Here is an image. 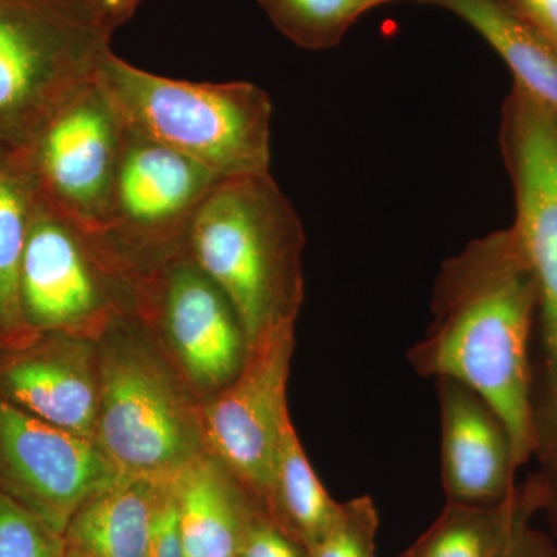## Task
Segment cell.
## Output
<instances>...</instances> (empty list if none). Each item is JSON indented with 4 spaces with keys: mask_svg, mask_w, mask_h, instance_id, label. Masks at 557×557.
Returning a JSON list of instances; mask_svg holds the SVG:
<instances>
[{
    "mask_svg": "<svg viewBox=\"0 0 557 557\" xmlns=\"http://www.w3.org/2000/svg\"><path fill=\"white\" fill-rule=\"evenodd\" d=\"M544 508V483L531 475L494 505L448 502L442 515L403 557H502L512 530L528 512Z\"/></svg>",
    "mask_w": 557,
    "mask_h": 557,
    "instance_id": "e0dca14e",
    "label": "cell"
},
{
    "mask_svg": "<svg viewBox=\"0 0 557 557\" xmlns=\"http://www.w3.org/2000/svg\"><path fill=\"white\" fill-rule=\"evenodd\" d=\"M119 274L97 237L39 193L21 265V309L28 332L65 333L100 321L113 306L109 276Z\"/></svg>",
    "mask_w": 557,
    "mask_h": 557,
    "instance_id": "9c48e42d",
    "label": "cell"
},
{
    "mask_svg": "<svg viewBox=\"0 0 557 557\" xmlns=\"http://www.w3.org/2000/svg\"><path fill=\"white\" fill-rule=\"evenodd\" d=\"M97 84L124 126L222 178L271 172L273 104L251 83H190L135 67L112 49Z\"/></svg>",
    "mask_w": 557,
    "mask_h": 557,
    "instance_id": "3957f363",
    "label": "cell"
},
{
    "mask_svg": "<svg viewBox=\"0 0 557 557\" xmlns=\"http://www.w3.org/2000/svg\"><path fill=\"white\" fill-rule=\"evenodd\" d=\"M296 321L260 333L244 368L201 412V435L245 493L269 507L282 429L289 418L287 381Z\"/></svg>",
    "mask_w": 557,
    "mask_h": 557,
    "instance_id": "ba28073f",
    "label": "cell"
},
{
    "mask_svg": "<svg viewBox=\"0 0 557 557\" xmlns=\"http://www.w3.org/2000/svg\"><path fill=\"white\" fill-rule=\"evenodd\" d=\"M339 511L341 504L319 482L288 418L278 440L267 516L307 548L325 534Z\"/></svg>",
    "mask_w": 557,
    "mask_h": 557,
    "instance_id": "ffe728a7",
    "label": "cell"
},
{
    "mask_svg": "<svg viewBox=\"0 0 557 557\" xmlns=\"http://www.w3.org/2000/svg\"><path fill=\"white\" fill-rule=\"evenodd\" d=\"M186 557H239L252 509L215 457L197 454L170 480Z\"/></svg>",
    "mask_w": 557,
    "mask_h": 557,
    "instance_id": "9a60e30c",
    "label": "cell"
},
{
    "mask_svg": "<svg viewBox=\"0 0 557 557\" xmlns=\"http://www.w3.org/2000/svg\"><path fill=\"white\" fill-rule=\"evenodd\" d=\"M285 38L307 50L338 46L346 33L372 10L364 0H258Z\"/></svg>",
    "mask_w": 557,
    "mask_h": 557,
    "instance_id": "44dd1931",
    "label": "cell"
},
{
    "mask_svg": "<svg viewBox=\"0 0 557 557\" xmlns=\"http://www.w3.org/2000/svg\"><path fill=\"white\" fill-rule=\"evenodd\" d=\"M542 469L539 472L544 483V508L557 536V453L542 454Z\"/></svg>",
    "mask_w": 557,
    "mask_h": 557,
    "instance_id": "83f0119b",
    "label": "cell"
},
{
    "mask_svg": "<svg viewBox=\"0 0 557 557\" xmlns=\"http://www.w3.org/2000/svg\"><path fill=\"white\" fill-rule=\"evenodd\" d=\"M298 212L271 172L225 178L190 223L186 252L228 299L247 347L296 321L302 302Z\"/></svg>",
    "mask_w": 557,
    "mask_h": 557,
    "instance_id": "7a4b0ae2",
    "label": "cell"
},
{
    "mask_svg": "<svg viewBox=\"0 0 557 557\" xmlns=\"http://www.w3.org/2000/svg\"><path fill=\"white\" fill-rule=\"evenodd\" d=\"M119 475L97 440L53 426L0 397V490L58 536L76 509Z\"/></svg>",
    "mask_w": 557,
    "mask_h": 557,
    "instance_id": "30bf717a",
    "label": "cell"
},
{
    "mask_svg": "<svg viewBox=\"0 0 557 557\" xmlns=\"http://www.w3.org/2000/svg\"><path fill=\"white\" fill-rule=\"evenodd\" d=\"M148 557H186L180 537L177 505L172 496L170 482L164 486L163 496L153 516Z\"/></svg>",
    "mask_w": 557,
    "mask_h": 557,
    "instance_id": "d4e9b609",
    "label": "cell"
},
{
    "mask_svg": "<svg viewBox=\"0 0 557 557\" xmlns=\"http://www.w3.org/2000/svg\"><path fill=\"white\" fill-rule=\"evenodd\" d=\"M171 346L194 383L223 388L239 375L247 341L233 307L188 252L148 276Z\"/></svg>",
    "mask_w": 557,
    "mask_h": 557,
    "instance_id": "7c38bea8",
    "label": "cell"
},
{
    "mask_svg": "<svg viewBox=\"0 0 557 557\" xmlns=\"http://www.w3.org/2000/svg\"><path fill=\"white\" fill-rule=\"evenodd\" d=\"M239 557H307V553L269 516L252 511L242 539Z\"/></svg>",
    "mask_w": 557,
    "mask_h": 557,
    "instance_id": "cb8c5ba5",
    "label": "cell"
},
{
    "mask_svg": "<svg viewBox=\"0 0 557 557\" xmlns=\"http://www.w3.org/2000/svg\"><path fill=\"white\" fill-rule=\"evenodd\" d=\"M366 3L370 7V9H375V7L383 5V3L395 2V0H364Z\"/></svg>",
    "mask_w": 557,
    "mask_h": 557,
    "instance_id": "f546056e",
    "label": "cell"
},
{
    "mask_svg": "<svg viewBox=\"0 0 557 557\" xmlns=\"http://www.w3.org/2000/svg\"><path fill=\"white\" fill-rule=\"evenodd\" d=\"M222 180L124 126L108 218L91 234L124 274L149 260L161 267L185 251L190 223Z\"/></svg>",
    "mask_w": 557,
    "mask_h": 557,
    "instance_id": "52a82bcc",
    "label": "cell"
},
{
    "mask_svg": "<svg viewBox=\"0 0 557 557\" xmlns=\"http://www.w3.org/2000/svg\"><path fill=\"white\" fill-rule=\"evenodd\" d=\"M166 483L120 474L91 494L62 533V557H148Z\"/></svg>",
    "mask_w": 557,
    "mask_h": 557,
    "instance_id": "2e32d148",
    "label": "cell"
},
{
    "mask_svg": "<svg viewBox=\"0 0 557 557\" xmlns=\"http://www.w3.org/2000/svg\"><path fill=\"white\" fill-rule=\"evenodd\" d=\"M504 148L515 180V231L536 278L542 397L534 403L536 456L557 453V113L516 86L505 110Z\"/></svg>",
    "mask_w": 557,
    "mask_h": 557,
    "instance_id": "5b68a950",
    "label": "cell"
},
{
    "mask_svg": "<svg viewBox=\"0 0 557 557\" xmlns=\"http://www.w3.org/2000/svg\"><path fill=\"white\" fill-rule=\"evenodd\" d=\"M537 512H528L519 520L502 557H557L555 544L531 522Z\"/></svg>",
    "mask_w": 557,
    "mask_h": 557,
    "instance_id": "484cf974",
    "label": "cell"
},
{
    "mask_svg": "<svg viewBox=\"0 0 557 557\" xmlns=\"http://www.w3.org/2000/svg\"><path fill=\"white\" fill-rule=\"evenodd\" d=\"M530 22L557 49V0H502Z\"/></svg>",
    "mask_w": 557,
    "mask_h": 557,
    "instance_id": "4316f807",
    "label": "cell"
},
{
    "mask_svg": "<svg viewBox=\"0 0 557 557\" xmlns=\"http://www.w3.org/2000/svg\"><path fill=\"white\" fill-rule=\"evenodd\" d=\"M442 413V475L448 502L494 505L515 490L518 472L502 421L456 380L437 379Z\"/></svg>",
    "mask_w": 557,
    "mask_h": 557,
    "instance_id": "5bb4252c",
    "label": "cell"
},
{
    "mask_svg": "<svg viewBox=\"0 0 557 557\" xmlns=\"http://www.w3.org/2000/svg\"><path fill=\"white\" fill-rule=\"evenodd\" d=\"M113 32L134 16L143 0H91Z\"/></svg>",
    "mask_w": 557,
    "mask_h": 557,
    "instance_id": "f1b7e54d",
    "label": "cell"
},
{
    "mask_svg": "<svg viewBox=\"0 0 557 557\" xmlns=\"http://www.w3.org/2000/svg\"><path fill=\"white\" fill-rule=\"evenodd\" d=\"M380 518L372 497L361 496L341 504L333 525L306 548L307 557H376Z\"/></svg>",
    "mask_w": 557,
    "mask_h": 557,
    "instance_id": "7402d4cb",
    "label": "cell"
},
{
    "mask_svg": "<svg viewBox=\"0 0 557 557\" xmlns=\"http://www.w3.org/2000/svg\"><path fill=\"white\" fill-rule=\"evenodd\" d=\"M102 357L97 442L119 474L170 482L200 454V421L159 359L138 344Z\"/></svg>",
    "mask_w": 557,
    "mask_h": 557,
    "instance_id": "8992f818",
    "label": "cell"
},
{
    "mask_svg": "<svg viewBox=\"0 0 557 557\" xmlns=\"http://www.w3.org/2000/svg\"><path fill=\"white\" fill-rule=\"evenodd\" d=\"M0 557H62V537L2 490Z\"/></svg>",
    "mask_w": 557,
    "mask_h": 557,
    "instance_id": "603a6c76",
    "label": "cell"
},
{
    "mask_svg": "<svg viewBox=\"0 0 557 557\" xmlns=\"http://www.w3.org/2000/svg\"><path fill=\"white\" fill-rule=\"evenodd\" d=\"M448 10L497 51L516 86L557 113V49L502 0H416Z\"/></svg>",
    "mask_w": 557,
    "mask_h": 557,
    "instance_id": "ac0fdd59",
    "label": "cell"
},
{
    "mask_svg": "<svg viewBox=\"0 0 557 557\" xmlns=\"http://www.w3.org/2000/svg\"><path fill=\"white\" fill-rule=\"evenodd\" d=\"M112 35L91 0H0V145L30 149L97 83Z\"/></svg>",
    "mask_w": 557,
    "mask_h": 557,
    "instance_id": "277c9868",
    "label": "cell"
},
{
    "mask_svg": "<svg viewBox=\"0 0 557 557\" xmlns=\"http://www.w3.org/2000/svg\"><path fill=\"white\" fill-rule=\"evenodd\" d=\"M536 278L515 231L469 244L443 265L434 324L409 351L418 373L474 391L507 429L516 468L536 456L530 339Z\"/></svg>",
    "mask_w": 557,
    "mask_h": 557,
    "instance_id": "6da1fadb",
    "label": "cell"
},
{
    "mask_svg": "<svg viewBox=\"0 0 557 557\" xmlns=\"http://www.w3.org/2000/svg\"><path fill=\"white\" fill-rule=\"evenodd\" d=\"M0 397L53 426L97 440L100 384L78 341L40 333L0 347Z\"/></svg>",
    "mask_w": 557,
    "mask_h": 557,
    "instance_id": "4fadbf2b",
    "label": "cell"
},
{
    "mask_svg": "<svg viewBox=\"0 0 557 557\" xmlns=\"http://www.w3.org/2000/svg\"><path fill=\"white\" fill-rule=\"evenodd\" d=\"M123 135V121L95 83L65 104L28 149L44 199L89 233H98L108 218Z\"/></svg>",
    "mask_w": 557,
    "mask_h": 557,
    "instance_id": "8fae6325",
    "label": "cell"
},
{
    "mask_svg": "<svg viewBox=\"0 0 557 557\" xmlns=\"http://www.w3.org/2000/svg\"><path fill=\"white\" fill-rule=\"evenodd\" d=\"M27 150L0 145V347L33 338L21 309V265L38 199Z\"/></svg>",
    "mask_w": 557,
    "mask_h": 557,
    "instance_id": "d6986e66",
    "label": "cell"
}]
</instances>
